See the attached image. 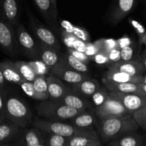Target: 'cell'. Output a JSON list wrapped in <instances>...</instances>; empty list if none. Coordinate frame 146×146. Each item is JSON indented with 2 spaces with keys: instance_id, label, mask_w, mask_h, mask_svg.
I'll return each mask as SVG.
<instances>
[{
  "instance_id": "6da1fadb",
  "label": "cell",
  "mask_w": 146,
  "mask_h": 146,
  "mask_svg": "<svg viewBox=\"0 0 146 146\" xmlns=\"http://www.w3.org/2000/svg\"><path fill=\"white\" fill-rule=\"evenodd\" d=\"M97 127L104 143H109L126 134L135 132L139 128L131 114L100 120Z\"/></svg>"
},
{
  "instance_id": "7a4b0ae2",
  "label": "cell",
  "mask_w": 146,
  "mask_h": 146,
  "mask_svg": "<svg viewBox=\"0 0 146 146\" xmlns=\"http://www.w3.org/2000/svg\"><path fill=\"white\" fill-rule=\"evenodd\" d=\"M5 118L20 128H25L32 120V113L27 104L15 96L6 98Z\"/></svg>"
},
{
  "instance_id": "3957f363",
  "label": "cell",
  "mask_w": 146,
  "mask_h": 146,
  "mask_svg": "<svg viewBox=\"0 0 146 146\" xmlns=\"http://www.w3.org/2000/svg\"><path fill=\"white\" fill-rule=\"evenodd\" d=\"M83 111L66 106L58 101H41L37 108L38 115L44 118L54 121H62L71 120Z\"/></svg>"
},
{
  "instance_id": "277c9868",
  "label": "cell",
  "mask_w": 146,
  "mask_h": 146,
  "mask_svg": "<svg viewBox=\"0 0 146 146\" xmlns=\"http://www.w3.org/2000/svg\"><path fill=\"white\" fill-rule=\"evenodd\" d=\"M32 124L34 128L39 130L40 131L56 134L66 138H71L76 134L86 131V130L76 128L71 123H65L61 121L35 119L33 121Z\"/></svg>"
},
{
  "instance_id": "5b68a950",
  "label": "cell",
  "mask_w": 146,
  "mask_h": 146,
  "mask_svg": "<svg viewBox=\"0 0 146 146\" xmlns=\"http://www.w3.org/2000/svg\"><path fill=\"white\" fill-rule=\"evenodd\" d=\"M0 47L10 56H15L18 51L14 28L4 18L0 11Z\"/></svg>"
},
{
  "instance_id": "8992f818",
  "label": "cell",
  "mask_w": 146,
  "mask_h": 146,
  "mask_svg": "<svg viewBox=\"0 0 146 146\" xmlns=\"http://www.w3.org/2000/svg\"><path fill=\"white\" fill-rule=\"evenodd\" d=\"M29 17L30 24L34 30L36 36L39 41L40 44L54 50L58 53L61 48V45L55 35L51 32V30L40 24L39 21H37L36 19L34 17V15H32L30 11H29Z\"/></svg>"
},
{
  "instance_id": "52a82bcc",
  "label": "cell",
  "mask_w": 146,
  "mask_h": 146,
  "mask_svg": "<svg viewBox=\"0 0 146 146\" xmlns=\"http://www.w3.org/2000/svg\"><path fill=\"white\" fill-rule=\"evenodd\" d=\"M15 34L18 48L29 58L37 59L39 57L38 46L21 23L17 24Z\"/></svg>"
},
{
  "instance_id": "ba28073f",
  "label": "cell",
  "mask_w": 146,
  "mask_h": 146,
  "mask_svg": "<svg viewBox=\"0 0 146 146\" xmlns=\"http://www.w3.org/2000/svg\"><path fill=\"white\" fill-rule=\"evenodd\" d=\"M95 114L100 120L113 117H119L130 114L123 106L115 98L108 94L105 102L95 108Z\"/></svg>"
},
{
  "instance_id": "9c48e42d",
  "label": "cell",
  "mask_w": 146,
  "mask_h": 146,
  "mask_svg": "<svg viewBox=\"0 0 146 146\" xmlns=\"http://www.w3.org/2000/svg\"><path fill=\"white\" fill-rule=\"evenodd\" d=\"M110 96L118 100L131 115L146 106V95L109 92Z\"/></svg>"
},
{
  "instance_id": "30bf717a",
  "label": "cell",
  "mask_w": 146,
  "mask_h": 146,
  "mask_svg": "<svg viewBox=\"0 0 146 146\" xmlns=\"http://www.w3.org/2000/svg\"><path fill=\"white\" fill-rule=\"evenodd\" d=\"M137 0H113L108 14V19L113 24H116L128 15L136 5Z\"/></svg>"
},
{
  "instance_id": "8fae6325",
  "label": "cell",
  "mask_w": 146,
  "mask_h": 146,
  "mask_svg": "<svg viewBox=\"0 0 146 146\" xmlns=\"http://www.w3.org/2000/svg\"><path fill=\"white\" fill-rule=\"evenodd\" d=\"M50 74L56 76L61 81H64L72 85L90 78L87 74L74 71L61 61H58L56 65L51 68Z\"/></svg>"
},
{
  "instance_id": "7c38bea8",
  "label": "cell",
  "mask_w": 146,
  "mask_h": 146,
  "mask_svg": "<svg viewBox=\"0 0 146 146\" xmlns=\"http://www.w3.org/2000/svg\"><path fill=\"white\" fill-rule=\"evenodd\" d=\"M0 11L4 18L17 27L21 14V0H0Z\"/></svg>"
},
{
  "instance_id": "4fadbf2b",
  "label": "cell",
  "mask_w": 146,
  "mask_h": 146,
  "mask_svg": "<svg viewBox=\"0 0 146 146\" xmlns=\"http://www.w3.org/2000/svg\"><path fill=\"white\" fill-rule=\"evenodd\" d=\"M109 68L125 73L133 76H143V74L145 73V69L142 62L139 60H132L129 61H120L119 62L112 64Z\"/></svg>"
},
{
  "instance_id": "5bb4252c",
  "label": "cell",
  "mask_w": 146,
  "mask_h": 146,
  "mask_svg": "<svg viewBox=\"0 0 146 146\" xmlns=\"http://www.w3.org/2000/svg\"><path fill=\"white\" fill-rule=\"evenodd\" d=\"M46 83L48 98L51 101H58L68 90L62 81L53 74H50V75L46 77Z\"/></svg>"
},
{
  "instance_id": "9a60e30c",
  "label": "cell",
  "mask_w": 146,
  "mask_h": 146,
  "mask_svg": "<svg viewBox=\"0 0 146 146\" xmlns=\"http://www.w3.org/2000/svg\"><path fill=\"white\" fill-rule=\"evenodd\" d=\"M37 9L43 18L51 27H55L57 22L58 13L56 12L50 0H33Z\"/></svg>"
},
{
  "instance_id": "2e32d148",
  "label": "cell",
  "mask_w": 146,
  "mask_h": 146,
  "mask_svg": "<svg viewBox=\"0 0 146 146\" xmlns=\"http://www.w3.org/2000/svg\"><path fill=\"white\" fill-rule=\"evenodd\" d=\"M99 141L98 135L94 129H88L67 139L66 146H86Z\"/></svg>"
},
{
  "instance_id": "e0dca14e",
  "label": "cell",
  "mask_w": 146,
  "mask_h": 146,
  "mask_svg": "<svg viewBox=\"0 0 146 146\" xmlns=\"http://www.w3.org/2000/svg\"><path fill=\"white\" fill-rule=\"evenodd\" d=\"M21 128L7 119L0 123V145L7 144L19 135Z\"/></svg>"
},
{
  "instance_id": "ac0fdd59",
  "label": "cell",
  "mask_w": 146,
  "mask_h": 146,
  "mask_svg": "<svg viewBox=\"0 0 146 146\" xmlns=\"http://www.w3.org/2000/svg\"><path fill=\"white\" fill-rule=\"evenodd\" d=\"M0 69L6 81L18 84L19 86L25 81L16 67L14 62L4 61L0 62Z\"/></svg>"
},
{
  "instance_id": "d6986e66",
  "label": "cell",
  "mask_w": 146,
  "mask_h": 146,
  "mask_svg": "<svg viewBox=\"0 0 146 146\" xmlns=\"http://www.w3.org/2000/svg\"><path fill=\"white\" fill-rule=\"evenodd\" d=\"M58 102L70 107V108H74V109L78 110V111H84L88 106V104L87 101L83 99L81 96L76 94L72 90H67L62 98L58 100Z\"/></svg>"
},
{
  "instance_id": "ffe728a7",
  "label": "cell",
  "mask_w": 146,
  "mask_h": 146,
  "mask_svg": "<svg viewBox=\"0 0 146 146\" xmlns=\"http://www.w3.org/2000/svg\"><path fill=\"white\" fill-rule=\"evenodd\" d=\"M19 143L21 146H44L42 133L35 128L25 130L19 139Z\"/></svg>"
},
{
  "instance_id": "44dd1931",
  "label": "cell",
  "mask_w": 146,
  "mask_h": 146,
  "mask_svg": "<svg viewBox=\"0 0 146 146\" xmlns=\"http://www.w3.org/2000/svg\"><path fill=\"white\" fill-rule=\"evenodd\" d=\"M100 88L101 86L99 83L91 78L84 80L72 85V91L83 97H91Z\"/></svg>"
},
{
  "instance_id": "7402d4cb",
  "label": "cell",
  "mask_w": 146,
  "mask_h": 146,
  "mask_svg": "<svg viewBox=\"0 0 146 146\" xmlns=\"http://www.w3.org/2000/svg\"><path fill=\"white\" fill-rule=\"evenodd\" d=\"M103 83L110 92L123 93V94H142L139 88V84L131 83H115L103 78Z\"/></svg>"
},
{
  "instance_id": "603a6c76",
  "label": "cell",
  "mask_w": 146,
  "mask_h": 146,
  "mask_svg": "<svg viewBox=\"0 0 146 146\" xmlns=\"http://www.w3.org/2000/svg\"><path fill=\"white\" fill-rule=\"evenodd\" d=\"M104 78L115 83H131V84H142L143 76H133L125 73L120 72L109 68L104 74Z\"/></svg>"
},
{
  "instance_id": "cb8c5ba5",
  "label": "cell",
  "mask_w": 146,
  "mask_h": 146,
  "mask_svg": "<svg viewBox=\"0 0 146 146\" xmlns=\"http://www.w3.org/2000/svg\"><path fill=\"white\" fill-rule=\"evenodd\" d=\"M71 125L79 129H93V125L96 123V116L94 113L83 111L71 120Z\"/></svg>"
},
{
  "instance_id": "d4e9b609",
  "label": "cell",
  "mask_w": 146,
  "mask_h": 146,
  "mask_svg": "<svg viewBox=\"0 0 146 146\" xmlns=\"http://www.w3.org/2000/svg\"><path fill=\"white\" fill-rule=\"evenodd\" d=\"M143 138L135 132L131 133L108 143V146H142Z\"/></svg>"
},
{
  "instance_id": "484cf974",
  "label": "cell",
  "mask_w": 146,
  "mask_h": 146,
  "mask_svg": "<svg viewBox=\"0 0 146 146\" xmlns=\"http://www.w3.org/2000/svg\"><path fill=\"white\" fill-rule=\"evenodd\" d=\"M38 48H39V57L41 58L40 60L48 67L52 68L59 61L58 54L54 50L47 48L41 44L38 46Z\"/></svg>"
},
{
  "instance_id": "4316f807",
  "label": "cell",
  "mask_w": 146,
  "mask_h": 146,
  "mask_svg": "<svg viewBox=\"0 0 146 146\" xmlns=\"http://www.w3.org/2000/svg\"><path fill=\"white\" fill-rule=\"evenodd\" d=\"M59 61H61V63L65 64L69 68H72L74 71H78L79 73L87 74L88 71V68L86 64L76 59L73 56L70 55L69 54L63 55V56L60 58Z\"/></svg>"
},
{
  "instance_id": "83f0119b",
  "label": "cell",
  "mask_w": 146,
  "mask_h": 146,
  "mask_svg": "<svg viewBox=\"0 0 146 146\" xmlns=\"http://www.w3.org/2000/svg\"><path fill=\"white\" fill-rule=\"evenodd\" d=\"M14 64H15L16 67L18 69L19 74H21V76L25 81H29V82L34 81V80L36 77V75L34 74L27 61H17L14 62Z\"/></svg>"
},
{
  "instance_id": "f1b7e54d",
  "label": "cell",
  "mask_w": 146,
  "mask_h": 146,
  "mask_svg": "<svg viewBox=\"0 0 146 146\" xmlns=\"http://www.w3.org/2000/svg\"><path fill=\"white\" fill-rule=\"evenodd\" d=\"M41 132L42 133L45 146H66L68 138L56 134L48 133L42 131Z\"/></svg>"
},
{
  "instance_id": "f546056e",
  "label": "cell",
  "mask_w": 146,
  "mask_h": 146,
  "mask_svg": "<svg viewBox=\"0 0 146 146\" xmlns=\"http://www.w3.org/2000/svg\"><path fill=\"white\" fill-rule=\"evenodd\" d=\"M64 27H66L65 31L71 32L78 39L81 40V41H84L86 43L89 42V34H88V33L87 32V31L86 29L81 28V27L71 25L68 22L64 23Z\"/></svg>"
},
{
  "instance_id": "4dcf8cb0",
  "label": "cell",
  "mask_w": 146,
  "mask_h": 146,
  "mask_svg": "<svg viewBox=\"0 0 146 146\" xmlns=\"http://www.w3.org/2000/svg\"><path fill=\"white\" fill-rule=\"evenodd\" d=\"M19 86L21 87V89L23 90V91H24L29 97H30V98H34V99L36 100H38V101H46V100L48 99V97L44 95H41V94H38V92L36 91L35 88H34V86H33L32 82L25 81L24 82H23L22 84H20Z\"/></svg>"
},
{
  "instance_id": "1f68e13d",
  "label": "cell",
  "mask_w": 146,
  "mask_h": 146,
  "mask_svg": "<svg viewBox=\"0 0 146 146\" xmlns=\"http://www.w3.org/2000/svg\"><path fill=\"white\" fill-rule=\"evenodd\" d=\"M94 43L99 49V52L108 54L111 50L118 48L117 39L114 38H100Z\"/></svg>"
},
{
  "instance_id": "d6a6232c",
  "label": "cell",
  "mask_w": 146,
  "mask_h": 146,
  "mask_svg": "<svg viewBox=\"0 0 146 146\" xmlns=\"http://www.w3.org/2000/svg\"><path fill=\"white\" fill-rule=\"evenodd\" d=\"M28 63L36 76H46L48 74H50L51 68L46 65L41 60L34 59L28 61Z\"/></svg>"
},
{
  "instance_id": "836d02e7",
  "label": "cell",
  "mask_w": 146,
  "mask_h": 146,
  "mask_svg": "<svg viewBox=\"0 0 146 146\" xmlns=\"http://www.w3.org/2000/svg\"><path fill=\"white\" fill-rule=\"evenodd\" d=\"M32 84L36 92L41 94V95L48 97L46 76H36Z\"/></svg>"
},
{
  "instance_id": "e575fe53",
  "label": "cell",
  "mask_w": 146,
  "mask_h": 146,
  "mask_svg": "<svg viewBox=\"0 0 146 146\" xmlns=\"http://www.w3.org/2000/svg\"><path fill=\"white\" fill-rule=\"evenodd\" d=\"M108 96V93L104 88H100L95 94H94V95L91 96V98H92L93 103L95 105L96 108L102 105L107 99Z\"/></svg>"
},
{
  "instance_id": "d590c367",
  "label": "cell",
  "mask_w": 146,
  "mask_h": 146,
  "mask_svg": "<svg viewBox=\"0 0 146 146\" xmlns=\"http://www.w3.org/2000/svg\"><path fill=\"white\" fill-rule=\"evenodd\" d=\"M132 116L133 117L139 128L141 127L146 131V106L133 113Z\"/></svg>"
},
{
  "instance_id": "8d00e7d4",
  "label": "cell",
  "mask_w": 146,
  "mask_h": 146,
  "mask_svg": "<svg viewBox=\"0 0 146 146\" xmlns=\"http://www.w3.org/2000/svg\"><path fill=\"white\" fill-rule=\"evenodd\" d=\"M135 54V47L133 44L125 47L121 50V58L122 61H132Z\"/></svg>"
},
{
  "instance_id": "74e56055",
  "label": "cell",
  "mask_w": 146,
  "mask_h": 146,
  "mask_svg": "<svg viewBox=\"0 0 146 146\" xmlns=\"http://www.w3.org/2000/svg\"><path fill=\"white\" fill-rule=\"evenodd\" d=\"M68 54L73 56L74 58L79 60L80 61H81V62L84 63L86 64H88L91 60V58H89V57L86 55L85 53L80 52V51H76V50L74 49V48H68Z\"/></svg>"
},
{
  "instance_id": "f35d334b",
  "label": "cell",
  "mask_w": 146,
  "mask_h": 146,
  "mask_svg": "<svg viewBox=\"0 0 146 146\" xmlns=\"http://www.w3.org/2000/svg\"><path fill=\"white\" fill-rule=\"evenodd\" d=\"M62 38L63 41L65 44V45L68 48H73V46H74V42L77 39L76 37L71 32L64 31L62 32Z\"/></svg>"
},
{
  "instance_id": "ab89813d",
  "label": "cell",
  "mask_w": 146,
  "mask_h": 146,
  "mask_svg": "<svg viewBox=\"0 0 146 146\" xmlns=\"http://www.w3.org/2000/svg\"><path fill=\"white\" fill-rule=\"evenodd\" d=\"M130 23H131V26L134 28L135 32L138 34V37H139V41L142 39V38L143 37V36L145 35L146 33V30L145 27L139 22V21H136L135 19H130L129 20Z\"/></svg>"
},
{
  "instance_id": "60d3db41",
  "label": "cell",
  "mask_w": 146,
  "mask_h": 146,
  "mask_svg": "<svg viewBox=\"0 0 146 146\" xmlns=\"http://www.w3.org/2000/svg\"><path fill=\"white\" fill-rule=\"evenodd\" d=\"M7 94L4 89H0V123L5 119V102Z\"/></svg>"
},
{
  "instance_id": "b9f144b4",
  "label": "cell",
  "mask_w": 146,
  "mask_h": 146,
  "mask_svg": "<svg viewBox=\"0 0 146 146\" xmlns=\"http://www.w3.org/2000/svg\"><path fill=\"white\" fill-rule=\"evenodd\" d=\"M91 60H93L94 62L98 64H100V65L107 64L110 63L109 59H108V54L105 52H98V54H96L94 56L91 58Z\"/></svg>"
},
{
  "instance_id": "7bdbcfd3",
  "label": "cell",
  "mask_w": 146,
  "mask_h": 146,
  "mask_svg": "<svg viewBox=\"0 0 146 146\" xmlns=\"http://www.w3.org/2000/svg\"><path fill=\"white\" fill-rule=\"evenodd\" d=\"M99 52V49L98 47L95 45L94 43L87 42L86 46V50H85V54L88 56L89 58H92L93 56L96 55V54Z\"/></svg>"
},
{
  "instance_id": "ee69618b",
  "label": "cell",
  "mask_w": 146,
  "mask_h": 146,
  "mask_svg": "<svg viewBox=\"0 0 146 146\" xmlns=\"http://www.w3.org/2000/svg\"><path fill=\"white\" fill-rule=\"evenodd\" d=\"M108 56L109 61L112 63V64L119 62L120 61H121V50L118 48L111 50V51L108 53Z\"/></svg>"
},
{
  "instance_id": "f6af8a7d",
  "label": "cell",
  "mask_w": 146,
  "mask_h": 146,
  "mask_svg": "<svg viewBox=\"0 0 146 146\" xmlns=\"http://www.w3.org/2000/svg\"><path fill=\"white\" fill-rule=\"evenodd\" d=\"M117 44H118V48L120 50H121L125 47L133 45V41L130 37H128L126 35H124L118 39H117Z\"/></svg>"
},
{
  "instance_id": "bcb514c9",
  "label": "cell",
  "mask_w": 146,
  "mask_h": 146,
  "mask_svg": "<svg viewBox=\"0 0 146 146\" xmlns=\"http://www.w3.org/2000/svg\"><path fill=\"white\" fill-rule=\"evenodd\" d=\"M86 43L77 38L74 42L73 48L76 50V51H80V52L84 53L86 50Z\"/></svg>"
},
{
  "instance_id": "7dc6e473",
  "label": "cell",
  "mask_w": 146,
  "mask_h": 146,
  "mask_svg": "<svg viewBox=\"0 0 146 146\" xmlns=\"http://www.w3.org/2000/svg\"><path fill=\"white\" fill-rule=\"evenodd\" d=\"M5 79H4V76H3L2 72H1V69H0V89H4V85H5Z\"/></svg>"
},
{
  "instance_id": "c3c4849f",
  "label": "cell",
  "mask_w": 146,
  "mask_h": 146,
  "mask_svg": "<svg viewBox=\"0 0 146 146\" xmlns=\"http://www.w3.org/2000/svg\"><path fill=\"white\" fill-rule=\"evenodd\" d=\"M139 88L141 94H143V95H146V84H139Z\"/></svg>"
},
{
  "instance_id": "681fc988",
  "label": "cell",
  "mask_w": 146,
  "mask_h": 146,
  "mask_svg": "<svg viewBox=\"0 0 146 146\" xmlns=\"http://www.w3.org/2000/svg\"><path fill=\"white\" fill-rule=\"evenodd\" d=\"M142 62L143 66V68L145 69V71H146V50H145L143 52V56H142Z\"/></svg>"
},
{
  "instance_id": "f907efd6",
  "label": "cell",
  "mask_w": 146,
  "mask_h": 146,
  "mask_svg": "<svg viewBox=\"0 0 146 146\" xmlns=\"http://www.w3.org/2000/svg\"><path fill=\"white\" fill-rule=\"evenodd\" d=\"M51 1V4H52V7H54V10L56 11V12L58 13V9H57V4H56V0H50Z\"/></svg>"
},
{
  "instance_id": "816d5d0a",
  "label": "cell",
  "mask_w": 146,
  "mask_h": 146,
  "mask_svg": "<svg viewBox=\"0 0 146 146\" xmlns=\"http://www.w3.org/2000/svg\"><path fill=\"white\" fill-rule=\"evenodd\" d=\"M86 146H102V145H101V142H100L99 141H97V142L93 143H91L89 144V145H87Z\"/></svg>"
},
{
  "instance_id": "f5cc1de1",
  "label": "cell",
  "mask_w": 146,
  "mask_h": 146,
  "mask_svg": "<svg viewBox=\"0 0 146 146\" xmlns=\"http://www.w3.org/2000/svg\"><path fill=\"white\" fill-rule=\"evenodd\" d=\"M142 84H146V75L143 76V82Z\"/></svg>"
},
{
  "instance_id": "db71d44e",
  "label": "cell",
  "mask_w": 146,
  "mask_h": 146,
  "mask_svg": "<svg viewBox=\"0 0 146 146\" xmlns=\"http://www.w3.org/2000/svg\"><path fill=\"white\" fill-rule=\"evenodd\" d=\"M0 146H10V145H7V144H4V145H0Z\"/></svg>"
},
{
  "instance_id": "11a10c76",
  "label": "cell",
  "mask_w": 146,
  "mask_h": 146,
  "mask_svg": "<svg viewBox=\"0 0 146 146\" xmlns=\"http://www.w3.org/2000/svg\"><path fill=\"white\" fill-rule=\"evenodd\" d=\"M145 46H146V44H145ZM145 50H146V48H145Z\"/></svg>"
}]
</instances>
